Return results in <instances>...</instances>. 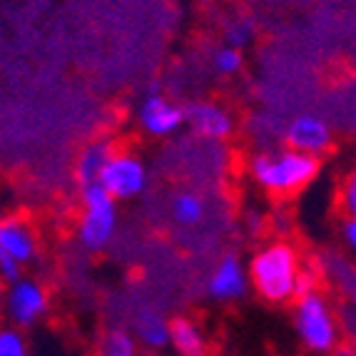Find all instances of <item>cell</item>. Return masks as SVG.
<instances>
[{"instance_id":"1","label":"cell","mask_w":356,"mask_h":356,"mask_svg":"<svg viewBox=\"0 0 356 356\" xmlns=\"http://www.w3.org/2000/svg\"><path fill=\"white\" fill-rule=\"evenodd\" d=\"M321 160L309 157L286 145L259 147L247 157V177L272 197H294L314 184Z\"/></svg>"},{"instance_id":"2","label":"cell","mask_w":356,"mask_h":356,"mask_svg":"<svg viewBox=\"0 0 356 356\" xmlns=\"http://www.w3.org/2000/svg\"><path fill=\"white\" fill-rule=\"evenodd\" d=\"M304 272L299 250L286 239H272L252 254L247 277L252 289L269 304H289L297 299V286Z\"/></svg>"},{"instance_id":"3","label":"cell","mask_w":356,"mask_h":356,"mask_svg":"<svg viewBox=\"0 0 356 356\" xmlns=\"http://www.w3.org/2000/svg\"><path fill=\"white\" fill-rule=\"evenodd\" d=\"M120 227L118 202L102 190L90 184L80 190V214L75 222V239L90 254H100L113 244Z\"/></svg>"},{"instance_id":"4","label":"cell","mask_w":356,"mask_h":356,"mask_svg":"<svg viewBox=\"0 0 356 356\" xmlns=\"http://www.w3.org/2000/svg\"><path fill=\"white\" fill-rule=\"evenodd\" d=\"M294 329L302 344L314 354H332L341 344L337 312L319 286L294 299Z\"/></svg>"},{"instance_id":"5","label":"cell","mask_w":356,"mask_h":356,"mask_svg":"<svg viewBox=\"0 0 356 356\" xmlns=\"http://www.w3.org/2000/svg\"><path fill=\"white\" fill-rule=\"evenodd\" d=\"M50 314V291L42 280L23 274L13 284H6V304H3V324L20 332L35 329Z\"/></svg>"},{"instance_id":"6","label":"cell","mask_w":356,"mask_h":356,"mask_svg":"<svg viewBox=\"0 0 356 356\" xmlns=\"http://www.w3.org/2000/svg\"><path fill=\"white\" fill-rule=\"evenodd\" d=\"M97 184L113 197L115 202H130V200H137V197H143L147 192L149 167L132 149L115 147Z\"/></svg>"},{"instance_id":"7","label":"cell","mask_w":356,"mask_h":356,"mask_svg":"<svg viewBox=\"0 0 356 356\" xmlns=\"http://www.w3.org/2000/svg\"><path fill=\"white\" fill-rule=\"evenodd\" d=\"M282 140L286 147L321 160L334 147V130L316 113H299L282 127Z\"/></svg>"},{"instance_id":"8","label":"cell","mask_w":356,"mask_h":356,"mask_svg":"<svg viewBox=\"0 0 356 356\" xmlns=\"http://www.w3.org/2000/svg\"><path fill=\"white\" fill-rule=\"evenodd\" d=\"M184 125L204 143H225L237 130V118L217 100H197L184 107Z\"/></svg>"},{"instance_id":"9","label":"cell","mask_w":356,"mask_h":356,"mask_svg":"<svg viewBox=\"0 0 356 356\" xmlns=\"http://www.w3.org/2000/svg\"><path fill=\"white\" fill-rule=\"evenodd\" d=\"M137 125L145 135L154 137V140H167L182 130L184 107L160 90H152L137 105Z\"/></svg>"},{"instance_id":"10","label":"cell","mask_w":356,"mask_h":356,"mask_svg":"<svg viewBox=\"0 0 356 356\" xmlns=\"http://www.w3.org/2000/svg\"><path fill=\"white\" fill-rule=\"evenodd\" d=\"M0 252L28 269L40 257V234L25 217H6L0 227Z\"/></svg>"},{"instance_id":"11","label":"cell","mask_w":356,"mask_h":356,"mask_svg":"<svg viewBox=\"0 0 356 356\" xmlns=\"http://www.w3.org/2000/svg\"><path fill=\"white\" fill-rule=\"evenodd\" d=\"M247 286H250L247 267L232 252L217 259V264L207 277V294L214 302H237L247 294Z\"/></svg>"},{"instance_id":"12","label":"cell","mask_w":356,"mask_h":356,"mask_svg":"<svg viewBox=\"0 0 356 356\" xmlns=\"http://www.w3.org/2000/svg\"><path fill=\"white\" fill-rule=\"evenodd\" d=\"M115 152V145L110 140H90L75 157V167H72V175H75L77 187H90V184L100 182V175L105 170L110 154Z\"/></svg>"},{"instance_id":"13","label":"cell","mask_w":356,"mask_h":356,"mask_svg":"<svg viewBox=\"0 0 356 356\" xmlns=\"http://www.w3.org/2000/svg\"><path fill=\"white\" fill-rule=\"evenodd\" d=\"M170 346L179 356H209V341L195 316L179 314L170 321Z\"/></svg>"},{"instance_id":"14","label":"cell","mask_w":356,"mask_h":356,"mask_svg":"<svg viewBox=\"0 0 356 356\" xmlns=\"http://www.w3.org/2000/svg\"><path fill=\"white\" fill-rule=\"evenodd\" d=\"M207 200L197 190H177L170 200V217L184 229H195L207 220Z\"/></svg>"},{"instance_id":"15","label":"cell","mask_w":356,"mask_h":356,"mask_svg":"<svg viewBox=\"0 0 356 356\" xmlns=\"http://www.w3.org/2000/svg\"><path fill=\"white\" fill-rule=\"evenodd\" d=\"M135 339H140L152 351L165 349L170 344V321L160 312L145 309L143 314L135 319Z\"/></svg>"},{"instance_id":"16","label":"cell","mask_w":356,"mask_h":356,"mask_svg":"<svg viewBox=\"0 0 356 356\" xmlns=\"http://www.w3.org/2000/svg\"><path fill=\"white\" fill-rule=\"evenodd\" d=\"M97 354L100 356H137V339L122 327L107 329L100 339Z\"/></svg>"},{"instance_id":"17","label":"cell","mask_w":356,"mask_h":356,"mask_svg":"<svg viewBox=\"0 0 356 356\" xmlns=\"http://www.w3.org/2000/svg\"><path fill=\"white\" fill-rule=\"evenodd\" d=\"M337 209L341 217H356V165L346 170L337 187Z\"/></svg>"},{"instance_id":"18","label":"cell","mask_w":356,"mask_h":356,"mask_svg":"<svg viewBox=\"0 0 356 356\" xmlns=\"http://www.w3.org/2000/svg\"><path fill=\"white\" fill-rule=\"evenodd\" d=\"M0 356H33L25 332L0 324Z\"/></svg>"},{"instance_id":"19","label":"cell","mask_w":356,"mask_h":356,"mask_svg":"<svg viewBox=\"0 0 356 356\" xmlns=\"http://www.w3.org/2000/svg\"><path fill=\"white\" fill-rule=\"evenodd\" d=\"M244 65V55L239 48H232V45H222L212 53V67L220 75H237Z\"/></svg>"},{"instance_id":"20","label":"cell","mask_w":356,"mask_h":356,"mask_svg":"<svg viewBox=\"0 0 356 356\" xmlns=\"http://www.w3.org/2000/svg\"><path fill=\"white\" fill-rule=\"evenodd\" d=\"M254 38V23L250 18H232L225 25V45L242 50Z\"/></svg>"},{"instance_id":"21","label":"cell","mask_w":356,"mask_h":356,"mask_svg":"<svg viewBox=\"0 0 356 356\" xmlns=\"http://www.w3.org/2000/svg\"><path fill=\"white\" fill-rule=\"evenodd\" d=\"M23 274H25V269L20 267L18 261H13L10 257L0 252V282H3V284H13V282L20 280Z\"/></svg>"},{"instance_id":"22","label":"cell","mask_w":356,"mask_h":356,"mask_svg":"<svg viewBox=\"0 0 356 356\" xmlns=\"http://www.w3.org/2000/svg\"><path fill=\"white\" fill-rule=\"evenodd\" d=\"M339 237H341V244H344L346 250L356 257V217H344V220H341Z\"/></svg>"},{"instance_id":"23","label":"cell","mask_w":356,"mask_h":356,"mask_svg":"<svg viewBox=\"0 0 356 356\" xmlns=\"http://www.w3.org/2000/svg\"><path fill=\"white\" fill-rule=\"evenodd\" d=\"M332 356H356V346L354 344H339L332 351Z\"/></svg>"},{"instance_id":"24","label":"cell","mask_w":356,"mask_h":356,"mask_svg":"<svg viewBox=\"0 0 356 356\" xmlns=\"http://www.w3.org/2000/svg\"><path fill=\"white\" fill-rule=\"evenodd\" d=\"M3 304H6V284L0 282V324H3Z\"/></svg>"},{"instance_id":"25","label":"cell","mask_w":356,"mask_h":356,"mask_svg":"<svg viewBox=\"0 0 356 356\" xmlns=\"http://www.w3.org/2000/svg\"><path fill=\"white\" fill-rule=\"evenodd\" d=\"M3 220H6V217H3V214H0V227H3Z\"/></svg>"}]
</instances>
